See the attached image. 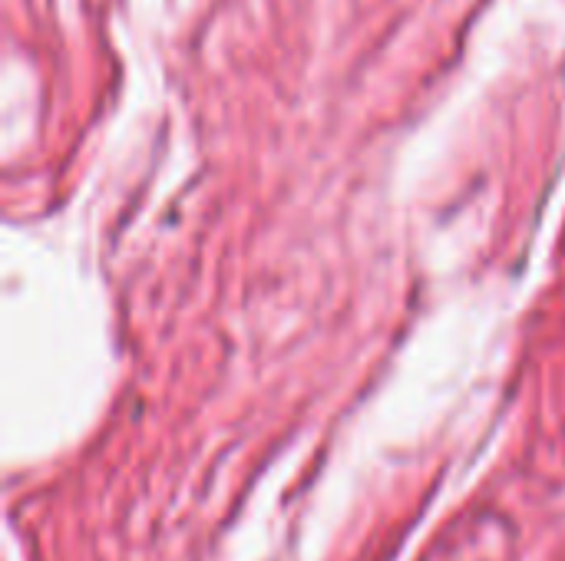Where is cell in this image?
Instances as JSON below:
<instances>
[]
</instances>
